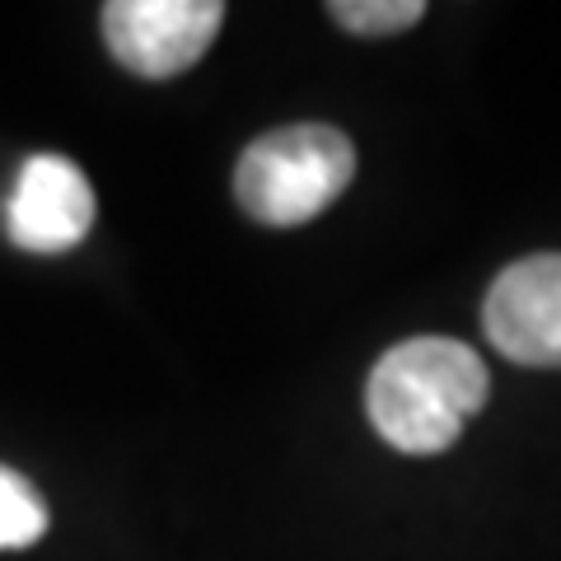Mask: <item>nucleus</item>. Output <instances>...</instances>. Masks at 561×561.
I'll use <instances>...</instances> for the list:
<instances>
[{
    "label": "nucleus",
    "instance_id": "1",
    "mask_svg": "<svg viewBox=\"0 0 561 561\" xmlns=\"http://www.w3.org/2000/svg\"><path fill=\"white\" fill-rule=\"evenodd\" d=\"M491 393L486 365L454 337H412L383 351L365 383L375 431L402 454H440Z\"/></svg>",
    "mask_w": 561,
    "mask_h": 561
},
{
    "label": "nucleus",
    "instance_id": "2",
    "mask_svg": "<svg viewBox=\"0 0 561 561\" xmlns=\"http://www.w3.org/2000/svg\"><path fill=\"white\" fill-rule=\"evenodd\" d=\"M356 173V150L337 127L323 122H300L257 136L239 154L234 169V197L262 225H305L323 216L346 192Z\"/></svg>",
    "mask_w": 561,
    "mask_h": 561
},
{
    "label": "nucleus",
    "instance_id": "3",
    "mask_svg": "<svg viewBox=\"0 0 561 561\" xmlns=\"http://www.w3.org/2000/svg\"><path fill=\"white\" fill-rule=\"evenodd\" d=\"M220 20V0H113L103 5V38L127 70L146 80H169L206 57Z\"/></svg>",
    "mask_w": 561,
    "mask_h": 561
},
{
    "label": "nucleus",
    "instance_id": "4",
    "mask_svg": "<svg viewBox=\"0 0 561 561\" xmlns=\"http://www.w3.org/2000/svg\"><path fill=\"white\" fill-rule=\"evenodd\" d=\"M482 328L505 360L561 370V253L519 257L491 280Z\"/></svg>",
    "mask_w": 561,
    "mask_h": 561
},
{
    "label": "nucleus",
    "instance_id": "5",
    "mask_svg": "<svg viewBox=\"0 0 561 561\" xmlns=\"http://www.w3.org/2000/svg\"><path fill=\"white\" fill-rule=\"evenodd\" d=\"M94 225V187L61 154H33L5 202V230L28 253H66Z\"/></svg>",
    "mask_w": 561,
    "mask_h": 561
},
{
    "label": "nucleus",
    "instance_id": "6",
    "mask_svg": "<svg viewBox=\"0 0 561 561\" xmlns=\"http://www.w3.org/2000/svg\"><path fill=\"white\" fill-rule=\"evenodd\" d=\"M43 534H47L43 496L14 468H0V552L5 548H28V542H38Z\"/></svg>",
    "mask_w": 561,
    "mask_h": 561
},
{
    "label": "nucleus",
    "instance_id": "7",
    "mask_svg": "<svg viewBox=\"0 0 561 561\" xmlns=\"http://www.w3.org/2000/svg\"><path fill=\"white\" fill-rule=\"evenodd\" d=\"M328 14L351 33L379 38V33L412 28L421 14H426V5H421V0H337V5H328Z\"/></svg>",
    "mask_w": 561,
    "mask_h": 561
}]
</instances>
